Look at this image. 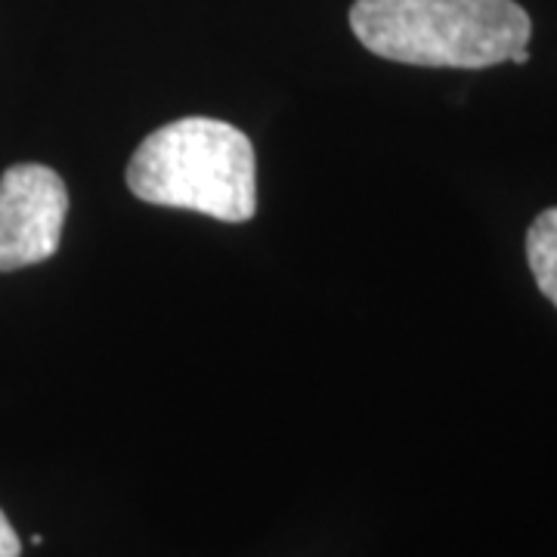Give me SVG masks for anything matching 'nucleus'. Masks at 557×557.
I'll return each mask as SVG.
<instances>
[{
	"label": "nucleus",
	"mask_w": 557,
	"mask_h": 557,
	"mask_svg": "<svg viewBox=\"0 0 557 557\" xmlns=\"http://www.w3.org/2000/svg\"><path fill=\"white\" fill-rule=\"evenodd\" d=\"M350 28L381 60L424 69H490L533 35L515 0H354Z\"/></svg>",
	"instance_id": "f257e3e1"
},
{
	"label": "nucleus",
	"mask_w": 557,
	"mask_h": 557,
	"mask_svg": "<svg viewBox=\"0 0 557 557\" xmlns=\"http://www.w3.org/2000/svg\"><path fill=\"white\" fill-rule=\"evenodd\" d=\"M127 189L149 205L245 223L258 214L255 146L226 121H171L131 156Z\"/></svg>",
	"instance_id": "f03ea898"
},
{
	"label": "nucleus",
	"mask_w": 557,
	"mask_h": 557,
	"mask_svg": "<svg viewBox=\"0 0 557 557\" xmlns=\"http://www.w3.org/2000/svg\"><path fill=\"white\" fill-rule=\"evenodd\" d=\"M69 189L47 164H13L0 177V273L57 255Z\"/></svg>",
	"instance_id": "7ed1b4c3"
},
{
	"label": "nucleus",
	"mask_w": 557,
	"mask_h": 557,
	"mask_svg": "<svg viewBox=\"0 0 557 557\" xmlns=\"http://www.w3.org/2000/svg\"><path fill=\"white\" fill-rule=\"evenodd\" d=\"M527 263L539 292L557 307V208L542 211L527 233Z\"/></svg>",
	"instance_id": "20e7f679"
},
{
	"label": "nucleus",
	"mask_w": 557,
	"mask_h": 557,
	"mask_svg": "<svg viewBox=\"0 0 557 557\" xmlns=\"http://www.w3.org/2000/svg\"><path fill=\"white\" fill-rule=\"evenodd\" d=\"M0 557H22V542L13 530V523L0 511Z\"/></svg>",
	"instance_id": "39448f33"
},
{
	"label": "nucleus",
	"mask_w": 557,
	"mask_h": 557,
	"mask_svg": "<svg viewBox=\"0 0 557 557\" xmlns=\"http://www.w3.org/2000/svg\"><path fill=\"white\" fill-rule=\"evenodd\" d=\"M530 60V53H527V47H523V50H515V53H511V62H518V65H523V62Z\"/></svg>",
	"instance_id": "423d86ee"
}]
</instances>
